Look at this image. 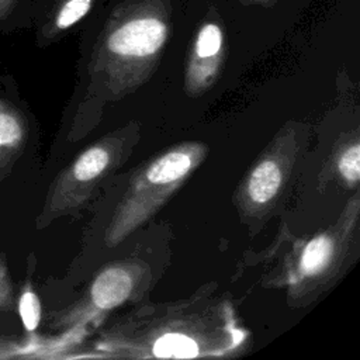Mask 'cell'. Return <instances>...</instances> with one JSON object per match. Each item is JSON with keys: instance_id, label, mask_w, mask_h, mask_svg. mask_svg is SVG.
<instances>
[{"instance_id": "277c9868", "label": "cell", "mask_w": 360, "mask_h": 360, "mask_svg": "<svg viewBox=\"0 0 360 360\" xmlns=\"http://www.w3.org/2000/svg\"><path fill=\"white\" fill-rule=\"evenodd\" d=\"M305 138L304 125L288 122L248 169L235 194V205L245 219L266 218L281 202Z\"/></svg>"}, {"instance_id": "ba28073f", "label": "cell", "mask_w": 360, "mask_h": 360, "mask_svg": "<svg viewBox=\"0 0 360 360\" xmlns=\"http://www.w3.org/2000/svg\"><path fill=\"white\" fill-rule=\"evenodd\" d=\"M27 135L24 115L15 105L0 97V169H6L21 153Z\"/></svg>"}, {"instance_id": "4fadbf2b", "label": "cell", "mask_w": 360, "mask_h": 360, "mask_svg": "<svg viewBox=\"0 0 360 360\" xmlns=\"http://www.w3.org/2000/svg\"><path fill=\"white\" fill-rule=\"evenodd\" d=\"M18 314L27 332H34L41 321V302L30 283L21 290L18 297Z\"/></svg>"}, {"instance_id": "7c38bea8", "label": "cell", "mask_w": 360, "mask_h": 360, "mask_svg": "<svg viewBox=\"0 0 360 360\" xmlns=\"http://www.w3.org/2000/svg\"><path fill=\"white\" fill-rule=\"evenodd\" d=\"M242 14L248 17H260L264 14H295L302 11L308 0H233Z\"/></svg>"}, {"instance_id": "8992f818", "label": "cell", "mask_w": 360, "mask_h": 360, "mask_svg": "<svg viewBox=\"0 0 360 360\" xmlns=\"http://www.w3.org/2000/svg\"><path fill=\"white\" fill-rule=\"evenodd\" d=\"M146 285V269L135 262H118L104 267L91 281L87 294L68 312L65 322L75 325L101 316L135 298Z\"/></svg>"}, {"instance_id": "30bf717a", "label": "cell", "mask_w": 360, "mask_h": 360, "mask_svg": "<svg viewBox=\"0 0 360 360\" xmlns=\"http://www.w3.org/2000/svg\"><path fill=\"white\" fill-rule=\"evenodd\" d=\"M333 170L346 187L353 188L360 180V143L357 136L350 138L346 143L340 145L332 160Z\"/></svg>"}, {"instance_id": "3957f363", "label": "cell", "mask_w": 360, "mask_h": 360, "mask_svg": "<svg viewBox=\"0 0 360 360\" xmlns=\"http://www.w3.org/2000/svg\"><path fill=\"white\" fill-rule=\"evenodd\" d=\"M138 134L120 129L86 148L59 173L49 188L38 224H49L58 217L70 215L83 208L128 159Z\"/></svg>"}, {"instance_id": "6da1fadb", "label": "cell", "mask_w": 360, "mask_h": 360, "mask_svg": "<svg viewBox=\"0 0 360 360\" xmlns=\"http://www.w3.org/2000/svg\"><path fill=\"white\" fill-rule=\"evenodd\" d=\"M186 0H115L103 10L86 56L90 86L108 100L138 90L158 70Z\"/></svg>"}, {"instance_id": "9a60e30c", "label": "cell", "mask_w": 360, "mask_h": 360, "mask_svg": "<svg viewBox=\"0 0 360 360\" xmlns=\"http://www.w3.org/2000/svg\"><path fill=\"white\" fill-rule=\"evenodd\" d=\"M41 1H45V0H35L34 3H41Z\"/></svg>"}, {"instance_id": "5bb4252c", "label": "cell", "mask_w": 360, "mask_h": 360, "mask_svg": "<svg viewBox=\"0 0 360 360\" xmlns=\"http://www.w3.org/2000/svg\"><path fill=\"white\" fill-rule=\"evenodd\" d=\"M11 304V288L6 276V270L0 264V311H4Z\"/></svg>"}, {"instance_id": "8fae6325", "label": "cell", "mask_w": 360, "mask_h": 360, "mask_svg": "<svg viewBox=\"0 0 360 360\" xmlns=\"http://www.w3.org/2000/svg\"><path fill=\"white\" fill-rule=\"evenodd\" d=\"M35 0H0V32L10 34L32 28Z\"/></svg>"}, {"instance_id": "9c48e42d", "label": "cell", "mask_w": 360, "mask_h": 360, "mask_svg": "<svg viewBox=\"0 0 360 360\" xmlns=\"http://www.w3.org/2000/svg\"><path fill=\"white\" fill-rule=\"evenodd\" d=\"M197 335L181 332L180 329L162 330L150 342V354L156 357L190 359L201 356V342Z\"/></svg>"}, {"instance_id": "5b68a950", "label": "cell", "mask_w": 360, "mask_h": 360, "mask_svg": "<svg viewBox=\"0 0 360 360\" xmlns=\"http://www.w3.org/2000/svg\"><path fill=\"white\" fill-rule=\"evenodd\" d=\"M359 226V194L346 205L339 221L301 248L290 280V295L304 298L335 283L349 260Z\"/></svg>"}, {"instance_id": "52a82bcc", "label": "cell", "mask_w": 360, "mask_h": 360, "mask_svg": "<svg viewBox=\"0 0 360 360\" xmlns=\"http://www.w3.org/2000/svg\"><path fill=\"white\" fill-rule=\"evenodd\" d=\"M101 0H45L34 3L32 28L38 46H48L79 25Z\"/></svg>"}, {"instance_id": "7a4b0ae2", "label": "cell", "mask_w": 360, "mask_h": 360, "mask_svg": "<svg viewBox=\"0 0 360 360\" xmlns=\"http://www.w3.org/2000/svg\"><path fill=\"white\" fill-rule=\"evenodd\" d=\"M207 152L202 142H181L138 167L112 212L105 243L117 246L150 219L204 162Z\"/></svg>"}]
</instances>
